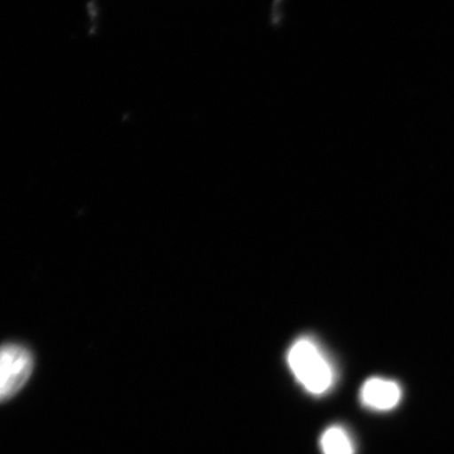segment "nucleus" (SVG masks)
Here are the masks:
<instances>
[{
	"label": "nucleus",
	"mask_w": 454,
	"mask_h": 454,
	"mask_svg": "<svg viewBox=\"0 0 454 454\" xmlns=\"http://www.w3.org/2000/svg\"><path fill=\"white\" fill-rule=\"evenodd\" d=\"M288 364L297 380L309 393L319 395L333 387V366L315 340L306 337L298 340L289 351Z\"/></svg>",
	"instance_id": "obj_1"
},
{
	"label": "nucleus",
	"mask_w": 454,
	"mask_h": 454,
	"mask_svg": "<svg viewBox=\"0 0 454 454\" xmlns=\"http://www.w3.org/2000/svg\"><path fill=\"white\" fill-rule=\"evenodd\" d=\"M361 400L364 404L375 411H390L399 404L402 389L396 382L387 379L372 378L364 384L361 389Z\"/></svg>",
	"instance_id": "obj_3"
},
{
	"label": "nucleus",
	"mask_w": 454,
	"mask_h": 454,
	"mask_svg": "<svg viewBox=\"0 0 454 454\" xmlns=\"http://www.w3.org/2000/svg\"><path fill=\"white\" fill-rule=\"evenodd\" d=\"M33 356L29 349L14 343L0 348V403L11 399L31 378Z\"/></svg>",
	"instance_id": "obj_2"
},
{
	"label": "nucleus",
	"mask_w": 454,
	"mask_h": 454,
	"mask_svg": "<svg viewBox=\"0 0 454 454\" xmlns=\"http://www.w3.org/2000/svg\"><path fill=\"white\" fill-rule=\"evenodd\" d=\"M321 446L325 454H354L351 439L340 427H331L325 430Z\"/></svg>",
	"instance_id": "obj_4"
}]
</instances>
